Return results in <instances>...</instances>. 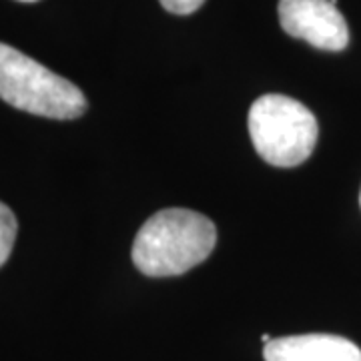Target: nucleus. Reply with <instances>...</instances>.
<instances>
[{
	"label": "nucleus",
	"instance_id": "nucleus-1",
	"mask_svg": "<svg viewBox=\"0 0 361 361\" xmlns=\"http://www.w3.org/2000/svg\"><path fill=\"white\" fill-rule=\"evenodd\" d=\"M217 243L215 223L189 209H165L145 221L133 243V263L149 277L183 275Z\"/></svg>",
	"mask_w": 361,
	"mask_h": 361
},
{
	"label": "nucleus",
	"instance_id": "nucleus-2",
	"mask_svg": "<svg viewBox=\"0 0 361 361\" xmlns=\"http://www.w3.org/2000/svg\"><path fill=\"white\" fill-rule=\"evenodd\" d=\"M0 99L30 115L71 121L85 115L87 99L77 85L0 42Z\"/></svg>",
	"mask_w": 361,
	"mask_h": 361
},
{
	"label": "nucleus",
	"instance_id": "nucleus-3",
	"mask_svg": "<svg viewBox=\"0 0 361 361\" xmlns=\"http://www.w3.org/2000/svg\"><path fill=\"white\" fill-rule=\"evenodd\" d=\"M247 125L259 157L283 169L305 163L319 137L315 115L285 94L259 97L249 109Z\"/></svg>",
	"mask_w": 361,
	"mask_h": 361
},
{
	"label": "nucleus",
	"instance_id": "nucleus-4",
	"mask_svg": "<svg viewBox=\"0 0 361 361\" xmlns=\"http://www.w3.org/2000/svg\"><path fill=\"white\" fill-rule=\"evenodd\" d=\"M279 25L289 37L319 51L339 52L349 44V28L337 0H279Z\"/></svg>",
	"mask_w": 361,
	"mask_h": 361
},
{
	"label": "nucleus",
	"instance_id": "nucleus-5",
	"mask_svg": "<svg viewBox=\"0 0 361 361\" xmlns=\"http://www.w3.org/2000/svg\"><path fill=\"white\" fill-rule=\"evenodd\" d=\"M265 361H361V349L345 337L307 334L271 339L263 348Z\"/></svg>",
	"mask_w": 361,
	"mask_h": 361
},
{
	"label": "nucleus",
	"instance_id": "nucleus-6",
	"mask_svg": "<svg viewBox=\"0 0 361 361\" xmlns=\"http://www.w3.org/2000/svg\"><path fill=\"white\" fill-rule=\"evenodd\" d=\"M16 233H18V223L14 213L4 203H0V267L13 253Z\"/></svg>",
	"mask_w": 361,
	"mask_h": 361
},
{
	"label": "nucleus",
	"instance_id": "nucleus-7",
	"mask_svg": "<svg viewBox=\"0 0 361 361\" xmlns=\"http://www.w3.org/2000/svg\"><path fill=\"white\" fill-rule=\"evenodd\" d=\"M159 2L165 11L171 14H180V16L193 14L205 4V0H159Z\"/></svg>",
	"mask_w": 361,
	"mask_h": 361
},
{
	"label": "nucleus",
	"instance_id": "nucleus-8",
	"mask_svg": "<svg viewBox=\"0 0 361 361\" xmlns=\"http://www.w3.org/2000/svg\"><path fill=\"white\" fill-rule=\"evenodd\" d=\"M261 341H263V343H269V341H271V337L267 336V334H265V336L261 337Z\"/></svg>",
	"mask_w": 361,
	"mask_h": 361
},
{
	"label": "nucleus",
	"instance_id": "nucleus-9",
	"mask_svg": "<svg viewBox=\"0 0 361 361\" xmlns=\"http://www.w3.org/2000/svg\"><path fill=\"white\" fill-rule=\"evenodd\" d=\"M18 2H39V0H18Z\"/></svg>",
	"mask_w": 361,
	"mask_h": 361
},
{
	"label": "nucleus",
	"instance_id": "nucleus-10",
	"mask_svg": "<svg viewBox=\"0 0 361 361\" xmlns=\"http://www.w3.org/2000/svg\"><path fill=\"white\" fill-rule=\"evenodd\" d=\"M360 203H361V195H360Z\"/></svg>",
	"mask_w": 361,
	"mask_h": 361
}]
</instances>
